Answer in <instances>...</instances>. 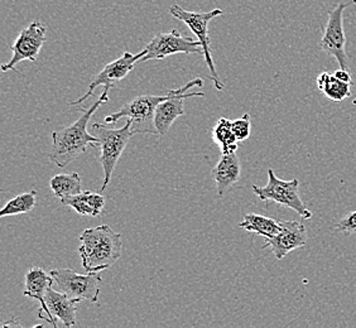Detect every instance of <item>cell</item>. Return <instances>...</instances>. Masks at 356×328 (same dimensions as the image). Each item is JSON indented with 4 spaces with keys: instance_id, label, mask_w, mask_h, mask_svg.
<instances>
[{
    "instance_id": "obj_2",
    "label": "cell",
    "mask_w": 356,
    "mask_h": 328,
    "mask_svg": "<svg viewBox=\"0 0 356 328\" xmlns=\"http://www.w3.org/2000/svg\"><path fill=\"white\" fill-rule=\"evenodd\" d=\"M79 253L86 273L113 267L122 256V235L109 225L89 227L80 235Z\"/></svg>"
},
{
    "instance_id": "obj_19",
    "label": "cell",
    "mask_w": 356,
    "mask_h": 328,
    "mask_svg": "<svg viewBox=\"0 0 356 328\" xmlns=\"http://www.w3.org/2000/svg\"><path fill=\"white\" fill-rule=\"evenodd\" d=\"M51 191L54 192L57 199H65L70 196H75L83 192L81 177L79 173H63L57 174L49 181Z\"/></svg>"
},
{
    "instance_id": "obj_11",
    "label": "cell",
    "mask_w": 356,
    "mask_h": 328,
    "mask_svg": "<svg viewBox=\"0 0 356 328\" xmlns=\"http://www.w3.org/2000/svg\"><path fill=\"white\" fill-rule=\"evenodd\" d=\"M147 51L143 49L142 52L133 55L131 52H124L122 57H119L115 61L110 62L105 67H104L102 72H99L97 75L94 77V80L90 83L89 90L88 92L80 97L79 100L70 103V106H76V105H80L83 101H86L89 99L90 96L94 95L95 89L103 86L104 90H110L113 88H115L119 82L124 80L129 72H131L138 62H140V60L143 58V56H145Z\"/></svg>"
},
{
    "instance_id": "obj_10",
    "label": "cell",
    "mask_w": 356,
    "mask_h": 328,
    "mask_svg": "<svg viewBox=\"0 0 356 328\" xmlns=\"http://www.w3.org/2000/svg\"><path fill=\"white\" fill-rule=\"evenodd\" d=\"M348 4L340 3L329 12L327 22L320 41L322 52L332 56L340 69H349V60L346 54V33L343 27V12Z\"/></svg>"
},
{
    "instance_id": "obj_26",
    "label": "cell",
    "mask_w": 356,
    "mask_h": 328,
    "mask_svg": "<svg viewBox=\"0 0 356 328\" xmlns=\"http://www.w3.org/2000/svg\"><path fill=\"white\" fill-rule=\"evenodd\" d=\"M17 318H12V321L8 322V323H6L3 327L7 328V327H17V328H22L21 325L19 323H17V321H15Z\"/></svg>"
},
{
    "instance_id": "obj_9",
    "label": "cell",
    "mask_w": 356,
    "mask_h": 328,
    "mask_svg": "<svg viewBox=\"0 0 356 328\" xmlns=\"http://www.w3.org/2000/svg\"><path fill=\"white\" fill-rule=\"evenodd\" d=\"M145 51L147 54L143 56L140 62L165 60L167 57L177 54L204 56V48L201 46V42L181 35L177 29H172L168 33H158L154 35L147 44Z\"/></svg>"
},
{
    "instance_id": "obj_24",
    "label": "cell",
    "mask_w": 356,
    "mask_h": 328,
    "mask_svg": "<svg viewBox=\"0 0 356 328\" xmlns=\"http://www.w3.org/2000/svg\"><path fill=\"white\" fill-rule=\"evenodd\" d=\"M335 230L346 235L356 233V211L349 212L348 215H345L343 219L336 224Z\"/></svg>"
},
{
    "instance_id": "obj_3",
    "label": "cell",
    "mask_w": 356,
    "mask_h": 328,
    "mask_svg": "<svg viewBox=\"0 0 356 328\" xmlns=\"http://www.w3.org/2000/svg\"><path fill=\"white\" fill-rule=\"evenodd\" d=\"M92 130L99 142L92 145L94 149L99 151V162L102 164L104 171V182L102 191H105L113 177V172L115 170L119 158L122 157L124 149L129 143L131 137H134V131L131 130V122L127 119V123L119 129L106 128L102 124L95 123Z\"/></svg>"
},
{
    "instance_id": "obj_1",
    "label": "cell",
    "mask_w": 356,
    "mask_h": 328,
    "mask_svg": "<svg viewBox=\"0 0 356 328\" xmlns=\"http://www.w3.org/2000/svg\"><path fill=\"white\" fill-rule=\"evenodd\" d=\"M109 101V90H104L103 94L89 109H83V115L75 123L62 126L52 133V148L48 154L49 161L58 168H66L76 158L86 151L89 145L99 142V138L91 136L88 131L90 119L103 104Z\"/></svg>"
},
{
    "instance_id": "obj_12",
    "label": "cell",
    "mask_w": 356,
    "mask_h": 328,
    "mask_svg": "<svg viewBox=\"0 0 356 328\" xmlns=\"http://www.w3.org/2000/svg\"><path fill=\"white\" fill-rule=\"evenodd\" d=\"M46 32L47 27L38 21L32 22L26 29H23L10 47L13 52L10 61L1 65V71L7 72L15 69V66L22 61H37L46 42Z\"/></svg>"
},
{
    "instance_id": "obj_4",
    "label": "cell",
    "mask_w": 356,
    "mask_h": 328,
    "mask_svg": "<svg viewBox=\"0 0 356 328\" xmlns=\"http://www.w3.org/2000/svg\"><path fill=\"white\" fill-rule=\"evenodd\" d=\"M167 95H142L138 96L129 103L124 104L122 109L117 113L105 117V123L115 124L120 119H129L131 122V130L134 134L142 136H158L156 128V111L158 105L165 101Z\"/></svg>"
},
{
    "instance_id": "obj_8",
    "label": "cell",
    "mask_w": 356,
    "mask_h": 328,
    "mask_svg": "<svg viewBox=\"0 0 356 328\" xmlns=\"http://www.w3.org/2000/svg\"><path fill=\"white\" fill-rule=\"evenodd\" d=\"M204 86V80L202 79H195L192 81L187 82L185 86L179 88L177 90H170L167 92V99L165 101L158 105L157 111H156V128L158 130V136L163 137L168 130L171 129L172 124L176 122V119L182 115H185V109H184V103L186 99L190 97H204V92H191L190 89L192 88H201Z\"/></svg>"
},
{
    "instance_id": "obj_21",
    "label": "cell",
    "mask_w": 356,
    "mask_h": 328,
    "mask_svg": "<svg viewBox=\"0 0 356 328\" xmlns=\"http://www.w3.org/2000/svg\"><path fill=\"white\" fill-rule=\"evenodd\" d=\"M37 201H38V193H37L35 190L26 192V193H21V195H18L14 199H10L7 205L1 208L0 218L29 213V212L35 210V206H37Z\"/></svg>"
},
{
    "instance_id": "obj_16",
    "label": "cell",
    "mask_w": 356,
    "mask_h": 328,
    "mask_svg": "<svg viewBox=\"0 0 356 328\" xmlns=\"http://www.w3.org/2000/svg\"><path fill=\"white\" fill-rule=\"evenodd\" d=\"M54 281H55L54 277L51 274L46 273L42 268H32L26 274V284H24L23 294L28 298L40 302V304H41V308L38 311L40 320L46 318V312H47L46 293H47L48 289L52 287Z\"/></svg>"
},
{
    "instance_id": "obj_20",
    "label": "cell",
    "mask_w": 356,
    "mask_h": 328,
    "mask_svg": "<svg viewBox=\"0 0 356 328\" xmlns=\"http://www.w3.org/2000/svg\"><path fill=\"white\" fill-rule=\"evenodd\" d=\"M213 139L219 145L221 154L233 153L238 149L239 140L233 131V122L227 117H220L213 128Z\"/></svg>"
},
{
    "instance_id": "obj_25",
    "label": "cell",
    "mask_w": 356,
    "mask_h": 328,
    "mask_svg": "<svg viewBox=\"0 0 356 328\" xmlns=\"http://www.w3.org/2000/svg\"><path fill=\"white\" fill-rule=\"evenodd\" d=\"M334 75L339 79V80H341V81L346 82V83H353V77H351V74L349 72V69H337L334 72Z\"/></svg>"
},
{
    "instance_id": "obj_22",
    "label": "cell",
    "mask_w": 356,
    "mask_h": 328,
    "mask_svg": "<svg viewBox=\"0 0 356 328\" xmlns=\"http://www.w3.org/2000/svg\"><path fill=\"white\" fill-rule=\"evenodd\" d=\"M61 204L63 206H69L71 208H74L81 216L97 218L100 215L92 206L90 205L89 199H88V191L81 192V193L75 195V196L65 197V199H61Z\"/></svg>"
},
{
    "instance_id": "obj_18",
    "label": "cell",
    "mask_w": 356,
    "mask_h": 328,
    "mask_svg": "<svg viewBox=\"0 0 356 328\" xmlns=\"http://www.w3.org/2000/svg\"><path fill=\"white\" fill-rule=\"evenodd\" d=\"M316 85L323 95L336 103H340L351 95V91H350L351 85L339 80L334 74H330V72H322L317 76Z\"/></svg>"
},
{
    "instance_id": "obj_14",
    "label": "cell",
    "mask_w": 356,
    "mask_h": 328,
    "mask_svg": "<svg viewBox=\"0 0 356 328\" xmlns=\"http://www.w3.org/2000/svg\"><path fill=\"white\" fill-rule=\"evenodd\" d=\"M81 301V298H71L67 294L56 292L54 288H49L46 293L47 312L44 321L52 325V327H57L56 320H60L65 327H75L77 306Z\"/></svg>"
},
{
    "instance_id": "obj_15",
    "label": "cell",
    "mask_w": 356,
    "mask_h": 328,
    "mask_svg": "<svg viewBox=\"0 0 356 328\" xmlns=\"http://www.w3.org/2000/svg\"><path fill=\"white\" fill-rule=\"evenodd\" d=\"M211 176L216 183L218 195L222 197L226 191H229L239 181L241 176V167L236 151L221 154L219 162L211 171Z\"/></svg>"
},
{
    "instance_id": "obj_13",
    "label": "cell",
    "mask_w": 356,
    "mask_h": 328,
    "mask_svg": "<svg viewBox=\"0 0 356 328\" xmlns=\"http://www.w3.org/2000/svg\"><path fill=\"white\" fill-rule=\"evenodd\" d=\"M281 231L272 239L266 240L263 249H270L275 259L282 260L286 255L307 244V230L303 224L292 221H280Z\"/></svg>"
},
{
    "instance_id": "obj_6",
    "label": "cell",
    "mask_w": 356,
    "mask_h": 328,
    "mask_svg": "<svg viewBox=\"0 0 356 328\" xmlns=\"http://www.w3.org/2000/svg\"><path fill=\"white\" fill-rule=\"evenodd\" d=\"M170 13L178 21L184 22L187 27L190 28L193 35L199 38L201 46L204 48V57H205L207 69L210 71V79L213 80V85L216 90L224 89V82L219 79V75L215 69L213 56H211V46H210V35H209V23L213 21V18L220 17L224 14L222 9H213L210 12H188L186 9L175 4L170 8Z\"/></svg>"
},
{
    "instance_id": "obj_5",
    "label": "cell",
    "mask_w": 356,
    "mask_h": 328,
    "mask_svg": "<svg viewBox=\"0 0 356 328\" xmlns=\"http://www.w3.org/2000/svg\"><path fill=\"white\" fill-rule=\"evenodd\" d=\"M300 181H283L277 177L272 168L268 170V183L264 187L253 185V192L264 202H275L298 213L302 219H312V212L305 205L300 196Z\"/></svg>"
},
{
    "instance_id": "obj_23",
    "label": "cell",
    "mask_w": 356,
    "mask_h": 328,
    "mask_svg": "<svg viewBox=\"0 0 356 328\" xmlns=\"http://www.w3.org/2000/svg\"><path fill=\"white\" fill-rule=\"evenodd\" d=\"M233 131L239 142L247 140L252 133V122L249 114H244V117L236 119L233 122Z\"/></svg>"
},
{
    "instance_id": "obj_27",
    "label": "cell",
    "mask_w": 356,
    "mask_h": 328,
    "mask_svg": "<svg viewBox=\"0 0 356 328\" xmlns=\"http://www.w3.org/2000/svg\"><path fill=\"white\" fill-rule=\"evenodd\" d=\"M351 3H353V4H356V0H351Z\"/></svg>"
},
{
    "instance_id": "obj_17",
    "label": "cell",
    "mask_w": 356,
    "mask_h": 328,
    "mask_svg": "<svg viewBox=\"0 0 356 328\" xmlns=\"http://www.w3.org/2000/svg\"><path fill=\"white\" fill-rule=\"evenodd\" d=\"M240 227L249 233H255L264 239H272L281 231L280 221H275L270 218H266L258 213H248L239 224Z\"/></svg>"
},
{
    "instance_id": "obj_7",
    "label": "cell",
    "mask_w": 356,
    "mask_h": 328,
    "mask_svg": "<svg viewBox=\"0 0 356 328\" xmlns=\"http://www.w3.org/2000/svg\"><path fill=\"white\" fill-rule=\"evenodd\" d=\"M57 288L71 298H81L96 303L100 295L103 279L97 273L77 274L71 269H54L51 272Z\"/></svg>"
}]
</instances>
